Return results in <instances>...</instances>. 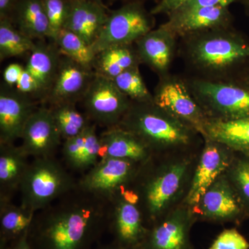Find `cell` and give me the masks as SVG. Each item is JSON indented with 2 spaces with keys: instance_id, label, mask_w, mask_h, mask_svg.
<instances>
[{
  "instance_id": "6da1fadb",
  "label": "cell",
  "mask_w": 249,
  "mask_h": 249,
  "mask_svg": "<svg viewBox=\"0 0 249 249\" xmlns=\"http://www.w3.org/2000/svg\"><path fill=\"white\" fill-rule=\"evenodd\" d=\"M201 148L154 155L140 167L131 186L138 194V207L147 228L182 204Z\"/></svg>"
},
{
  "instance_id": "7a4b0ae2",
  "label": "cell",
  "mask_w": 249,
  "mask_h": 249,
  "mask_svg": "<svg viewBox=\"0 0 249 249\" xmlns=\"http://www.w3.org/2000/svg\"><path fill=\"white\" fill-rule=\"evenodd\" d=\"M178 40V55L188 76L233 80L249 62V42L232 27L199 31Z\"/></svg>"
},
{
  "instance_id": "3957f363",
  "label": "cell",
  "mask_w": 249,
  "mask_h": 249,
  "mask_svg": "<svg viewBox=\"0 0 249 249\" xmlns=\"http://www.w3.org/2000/svg\"><path fill=\"white\" fill-rule=\"evenodd\" d=\"M103 214L91 200L75 201L47 213L29 229L34 249H87L97 235Z\"/></svg>"
},
{
  "instance_id": "277c9868",
  "label": "cell",
  "mask_w": 249,
  "mask_h": 249,
  "mask_svg": "<svg viewBox=\"0 0 249 249\" xmlns=\"http://www.w3.org/2000/svg\"><path fill=\"white\" fill-rule=\"evenodd\" d=\"M119 126L145 142L154 155L199 150L204 137L152 102L132 101Z\"/></svg>"
},
{
  "instance_id": "5b68a950",
  "label": "cell",
  "mask_w": 249,
  "mask_h": 249,
  "mask_svg": "<svg viewBox=\"0 0 249 249\" xmlns=\"http://www.w3.org/2000/svg\"><path fill=\"white\" fill-rule=\"evenodd\" d=\"M190 91L209 119L249 117V88L236 80H211L186 76Z\"/></svg>"
},
{
  "instance_id": "8992f818",
  "label": "cell",
  "mask_w": 249,
  "mask_h": 249,
  "mask_svg": "<svg viewBox=\"0 0 249 249\" xmlns=\"http://www.w3.org/2000/svg\"><path fill=\"white\" fill-rule=\"evenodd\" d=\"M75 186L70 174L53 157L34 159L19 186L21 205L36 213Z\"/></svg>"
},
{
  "instance_id": "52a82bcc",
  "label": "cell",
  "mask_w": 249,
  "mask_h": 249,
  "mask_svg": "<svg viewBox=\"0 0 249 249\" xmlns=\"http://www.w3.org/2000/svg\"><path fill=\"white\" fill-rule=\"evenodd\" d=\"M155 19L139 1L124 4L109 14L97 40L92 46L95 53L116 45H134L154 29Z\"/></svg>"
},
{
  "instance_id": "ba28073f",
  "label": "cell",
  "mask_w": 249,
  "mask_h": 249,
  "mask_svg": "<svg viewBox=\"0 0 249 249\" xmlns=\"http://www.w3.org/2000/svg\"><path fill=\"white\" fill-rule=\"evenodd\" d=\"M152 94L156 106L194 127L202 135L209 119L192 94L184 76L169 73L159 77Z\"/></svg>"
},
{
  "instance_id": "9c48e42d",
  "label": "cell",
  "mask_w": 249,
  "mask_h": 249,
  "mask_svg": "<svg viewBox=\"0 0 249 249\" xmlns=\"http://www.w3.org/2000/svg\"><path fill=\"white\" fill-rule=\"evenodd\" d=\"M198 222L240 226L249 218L226 173L214 181L193 209Z\"/></svg>"
},
{
  "instance_id": "30bf717a",
  "label": "cell",
  "mask_w": 249,
  "mask_h": 249,
  "mask_svg": "<svg viewBox=\"0 0 249 249\" xmlns=\"http://www.w3.org/2000/svg\"><path fill=\"white\" fill-rule=\"evenodd\" d=\"M80 101L89 120L106 128L119 125L132 104L112 80L96 73Z\"/></svg>"
},
{
  "instance_id": "8fae6325",
  "label": "cell",
  "mask_w": 249,
  "mask_h": 249,
  "mask_svg": "<svg viewBox=\"0 0 249 249\" xmlns=\"http://www.w3.org/2000/svg\"><path fill=\"white\" fill-rule=\"evenodd\" d=\"M142 165L128 160L103 159L80 179L78 188L90 196L111 201L121 188L132 186Z\"/></svg>"
},
{
  "instance_id": "7c38bea8",
  "label": "cell",
  "mask_w": 249,
  "mask_h": 249,
  "mask_svg": "<svg viewBox=\"0 0 249 249\" xmlns=\"http://www.w3.org/2000/svg\"><path fill=\"white\" fill-rule=\"evenodd\" d=\"M197 222L193 209L182 203L148 228L140 249H194L191 232Z\"/></svg>"
},
{
  "instance_id": "4fadbf2b",
  "label": "cell",
  "mask_w": 249,
  "mask_h": 249,
  "mask_svg": "<svg viewBox=\"0 0 249 249\" xmlns=\"http://www.w3.org/2000/svg\"><path fill=\"white\" fill-rule=\"evenodd\" d=\"M235 155L227 145L204 137L191 186L183 204L194 209L206 190L229 169Z\"/></svg>"
},
{
  "instance_id": "5bb4252c",
  "label": "cell",
  "mask_w": 249,
  "mask_h": 249,
  "mask_svg": "<svg viewBox=\"0 0 249 249\" xmlns=\"http://www.w3.org/2000/svg\"><path fill=\"white\" fill-rule=\"evenodd\" d=\"M95 76L94 71L61 55L56 75L43 101L51 107L81 101Z\"/></svg>"
},
{
  "instance_id": "9a60e30c",
  "label": "cell",
  "mask_w": 249,
  "mask_h": 249,
  "mask_svg": "<svg viewBox=\"0 0 249 249\" xmlns=\"http://www.w3.org/2000/svg\"><path fill=\"white\" fill-rule=\"evenodd\" d=\"M23 151L36 158L53 157L62 140L50 108H37L27 121L22 137Z\"/></svg>"
},
{
  "instance_id": "2e32d148",
  "label": "cell",
  "mask_w": 249,
  "mask_h": 249,
  "mask_svg": "<svg viewBox=\"0 0 249 249\" xmlns=\"http://www.w3.org/2000/svg\"><path fill=\"white\" fill-rule=\"evenodd\" d=\"M11 87L0 91V143H14L21 139L23 130L37 107L33 98Z\"/></svg>"
},
{
  "instance_id": "e0dca14e",
  "label": "cell",
  "mask_w": 249,
  "mask_h": 249,
  "mask_svg": "<svg viewBox=\"0 0 249 249\" xmlns=\"http://www.w3.org/2000/svg\"><path fill=\"white\" fill-rule=\"evenodd\" d=\"M168 17V20L161 25L178 39L199 31L232 27L233 22L229 7L224 6L176 11Z\"/></svg>"
},
{
  "instance_id": "ac0fdd59",
  "label": "cell",
  "mask_w": 249,
  "mask_h": 249,
  "mask_svg": "<svg viewBox=\"0 0 249 249\" xmlns=\"http://www.w3.org/2000/svg\"><path fill=\"white\" fill-rule=\"evenodd\" d=\"M178 38L160 25L152 29L134 43L140 61L158 75L170 73L175 55L178 53Z\"/></svg>"
},
{
  "instance_id": "d6986e66",
  "label": "cell",
  "mask_w": 249,
  "mask_h": 249,
  "mask_svg": "<svg viewBox=\"0 0 249 249\" xmlns=\"http://www.w3.org/2000/svg\"><path fill=\"white\" fill-rule=\"evenodd\" d=\"M111 202L113 204L111 229L114 242L126 249H140L148 228L138 206L124 200L119 195Z\"/></svg>"
},
{
  "instance_id": "ffe728a7",
  "label": "cell",
  "mask_w": 249,
  "mask_h": 249,
  "mask_svg": "<svg viewBox=\"0 0 249 249\" xmlns=\"http://www.w3.org/2000/svg\"><path fill=\"white\" fill-rule=\"evenodd\" d=\"M108 16L101 0H69L64 29L74 33L92 47Z\"/></svg>"
},
{
  "instance_id": "44dd1931",
  "label": "cell",
  "mask_w": 249,
  "mask_h": 249,
  "mask_svg": "<svg viewBox=\"0 0 249 249\" xmlns=\"http://www.w3.org/2000/svg\"><path fill=\"white\" fill-rule=\"evenodd\" d=\"M100 160L107 158L128 160L143 164L154 156L137 136L120 126L106 128L99 135Z\"/></svg>"
},
{
  "instance_id": "7402d4cb",
  "label": "cell",
  "mask_w": 249,
  "mask_h": 249,
  "mask_svg": "<svg viewBox=\"0 0 249 249\" xmlns=\"http://www.w3.org/2000/svg\"><path fill=\"white\" fill-rule=\"evenodd\" d=\"M61 53L54 43L37 40L30 52L25 67L34 76L39 87L40 98L43 101L56 75Z\"/></svg>"
},
{
  "instance_id": "603a6c76",
  "label": "cell",
  "mask_w": 249,
  "mask_h": 249,
  "mask_svg": "<svg viewBox=\"0 0 249 249\" xmlns=\"http://www.w3.org/2000/svg\"><path fill=\"white\" fill-rule=\"evenodd\" d=\"M29 156L20 145L0 143V200H11L29 168Z\"/></svg>"
},
{
  "instance_id": "cb8c5ba5",
  "label": "cell",
  "mask_w": 249,
  "mask_h": 249,
  "mask_svg": "<svg viewBox=\"0 0 249 249\" xmlns=\"http://www.w3.org/2000/svg\"><path fill=\"white\" fill-rule=\"evenodd\" d=\"M202 136L249 158V117L231 121L209 119Z\"/></svg>"
},
{
  "instance_id": "d4e9b609",
  "label": "cell",
  "mask_w": 249,
  "mask_h": 249,
  "mask_svg": "<svg viewBox=\"0 0 249 249\" xmlns=\"http://www.w3.org/2000/svg\"><path fill=\"white\" fill-rule=\"evenodd\" d=\"M142 64L135 45H116L98 52L93 62L96 74L113 80L123 72Z\"/></svg>"
},
{
  "instance_id": "484cf974",
  "label": "cell",
  "mask_w": 249,
  "mask_h": 249,
  "mask_svg": "<svg viewBox=\"0 0 249 249\" xmlns=\"http://www.w3.org/2000/svg\"><path fill=\"white\" fill-rule=\"evenodd\" d=\"M18 29L33 40L51 39L50 25L42 0H20L16 9Z\"/></svg>"
},
{
  "instance_id": "4316f807",
  "label": "cell",
  "mask_w": 249,
  "mask_h": 249,
  "mask_svg": "<svg viewBox=\"0 0 249 249\" xmlns=\"http://www.w3.org/2000/svg\"><path fill=\"white\" fill-rule=\"evenodd\" d=\"M35 212L11 204V200H0V244L17 240L29 231Z\"/></svg>"
},
{
  "instance_id": "83f0119b",
  "label": "cell",
  "mask_w": 249,
  "mask_h": 249,
  "mask_svg": "<svg viewBox=\"0 0 249 249\" xmlns=\"http://www.w3.org/2000/svg\"><path fill=\"white\" fill-rule=\"evenodd\" d=\"M49 108L63 141L79 135L91 124L89 118L78 110L75 103H64Z\"/></svg>"
},
{
  "instance_id": "f1b7e54d",
  "label": "cell",
  "mask_w": 249,
  "mask_h": 249,
  "mask_svg": "<svg viewBox=\"0 0 249 249\" xmlns=\"http://www.w3.org/2000/svg\"><path fill=\"white\" fill-rule=\"evenodd\" d=\"M52 41L56 45L61 55L93 70L96 53L92 47L76 34L63 29Z\"/></svg>"
},
{
  "instance_id": "f546056e",
  "label": "cell",
  "mask_w": 249,
  "mask_h": 249,
  "mask_svg": "<svg viewBox=\"0 0 249 249\" xmlns=\"http://www.w3.org/2000/svg\"><path fill=\"white\" fill-rule=\"evenodd\" d=\"M36 42L13 25L9 18L0 19V60L30 53Z\"/></svg>"
},
{
  "instance_id": "4dcf8cb0",
  "label": "cell",
  "mask_w": 249,
  "mask_h": 249,
  "mask_svg": "<svg viewBox=\"0 0 249 249\" xmlns=\"http://www.w3.org/2000/svg\"><path fill=\"white\" fill-rule=\"evenodd\" d=\"M121 92L133 102L153 101V94L150 91L141 74L139 67L129 69L112 80Z\"/></svg>"
},
{
  "instance_id": "1f68e13d",
  "label": "cell",
  "mask_w": 249,
  "mask_h": 249,
  "mask_svg": "<svg viewBox=\"0 0 249 249\" xmlns=\"http://www.w3.org/2000/svg\"><path fill=\"white\" fill-rule=\"evenodd\" d=\"M225 173L249 213V158L236 153Z\"/></svg>"
},
{
  "instance_id": "d6a6232c",
  "label": "cell",
  "mask_w": 249,
  "mask_h": 249,
  "mask_svg": "<svg viewBox=\"0 0 249 249\" xmlns=\"http://www.w3.org/2000/svg\"><path fill=\"white\" fill-rule=\"evenodd\" d=\"M100 151L99 136L96 134L95 124H91L85 129L84 146L74 169L85 170L92 168L99 161Z\"/></svg>"
},
{
  "instance_id": "836d02e7",
  "label": "cell",
  "mask_w": 249,
  "mask_h": 249,
  "mask_svg": "<svg viewBox=\"0 0 249 249\" xmlns=\"http://www.w3.org/2000/svg\"><path fill=\"white\" fill-rule=\"evenodd\" d=\"M53 40L64 29L69 12V0H42Z\"/></svg>"
},
{
  "instance_id": "e575fe53",
  "label": "cell",
  "mask_w": 249,
  "mask_h": 249,
  "mask_svg": "<svg viewBox=\"0 0 249 249\" xmlns=\"http://www.w3.org/2000/svg\"><path fill=\"white\" fill-rule=\"evenodd\" d=\"M207 249H249V242L236 228L224 229Z\"/></svg>"
},
{
  "instance_id": "d590c367",
  "label": "cell",
  "mask_w": 249,
  "mask_h": 249,
  "mask_svg": "<svg viewBox=\"0 0 249 249\" xmlns=\"http://www.w3.org/2000/svg\"><path fill=\"white\" fill-rule=\"evenodd\" d=\"M85 129L79 135L64 141L62 155L65 161L71 168H75L85 143Z\"/></svg>"
},
{
  "instance_id": "8d00e7d4",
  "label": "cell",
  "mask_w": 249,
  "mask_h": 249,
  "mask_svg": "<svg viewBox=\"0 0 249 249\" xmlns=\"http://www.w3.org/2000/svg\"><path fill=\"white\" fill-rule=\"evenodd\" d=\"M16 88V89L20 93L29 95L31 97L37 98V99L40 98V91H39L37 81L26 70L25 67L20 78L18 80Z\"/></svg>"
},
{
  "instance_id": "74e56055",
  "label": "cell",
  "mask_w": 249,
  "mask_h": 249,
  "mask_svg": "<svg viewBox=\"0 0 249 249\" xmlns=\"http://www.w3.org/2000/svg\"><path fill=\"white\" fill-rule=\"evenodd\" d=\"M235 2H237V0H190L177 11H191V10L199 9V8L213 7V6L229 7L230 5Z\"/></svg>"
},
{
  "instance_id": "f35d334b",
  "label": "cell",
  "mask_w": 249,
  "mask_h": 249,
  "mask_svg": "<svg viewBox=\"0 0 249 249\" xmlns=\"http://www.w3.org/2000/svg\"><path fill=\"white\" fill-rule=\"evenodd\" d=\"M190 0H160L155 7L152 8L150 13L153 16L165 14L169 16L178 11Z\"/></svg>"
},
{
  "instance_id": "ab89813d",
  "label": "cell",
  "mask_w": 249,
  "mask_h": 249,
  "mask_svg": "<svg viewBox=\"0 0 249 249\" xmlns=\"http://www.w3.org/2000/svg\"><path fill=\"white\" fill-rule=\"evenodd\" d=\"M24 70V67L18 63H12L8 65L3 73L5 84L11 88L16 86Z\"/></svg>"
},
{
  "instance_id": "60d3db41",
  "label": "cell",
  "mask_w": 249,
  "mask_h": 249,
  "mask_svg": "<svg viewBox=\"0 0 249 249\" xmlns=\"http://www.w3.org/2000/svg\"><path fill=\"white\" fill-rule=\"evenodd\" d=\"M29 231L9 243L0 244V249H34L29 240Z\"/></svg>"
},
{
  "instance_id": "b9f144b4",
  "label": "cell",
  "mask_w": 249,
  "mask_h": 249,
  "mask_svg": "<svg viewBox=\"0 0 249 249\" xmlns=\"http://www.w3.org/2000/svg\"><path fill=\"white\" fill-rule=\"evenodd\" d=\"M18 0H0V19L9 18V15L16 9Z\"/></svg>"
},
{
  "instance_id": "7bdbcfd3",
  "label": "cell",
  "mask_w": 249,
  "mask_h": 249,
  "mask_svg": "<svg viewBox=\"0 0 249 249\" xmlns=\"http://www.w3.org/2000/svg\"><path fill=\"white\" fill-rule=\"evenodd\" d=\"M233 80H237V81L243 83L244 85L249 88V62Z\"/></svg>"
},
{
  "instance_id": "ee69618b",
  "label": "cell",
  "mask_w": 249,
  "mask_h": 249,
  "mask_svg": "<svg viewBox=\"0 0 249 249\" xmlns=\"http://www.w3.org/2000/svg\"><path fill=\"white\" fill-rule=\"evenodd\" d=\"M237 2L240 3L243 6L246 14L249 17V0H237Z\"/></svg>"
},
{
  "instance_id": "f6af8a7d",
  "label": "cell",
  "mask_w": 249,
  "mask_h": 249,
  "mask_svg": "<svg viewBox=\"0 0 249 249\" xmlns=\"http://www.w3.org/2000/svg\"><path fill=\"white\" fill-rule=\"evenodd\" d=\"M101 249H126L124 248V247H121V246H119V245H117V244L115 243V242H114V244H112V245L107 246V247H103V248Z\"/></svg>"
}]
</instances>
